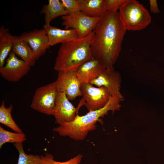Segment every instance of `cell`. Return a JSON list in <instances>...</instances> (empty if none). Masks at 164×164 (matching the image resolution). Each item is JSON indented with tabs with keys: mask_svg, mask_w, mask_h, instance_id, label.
<instances>
[{
	"mask_svg": "<svg viewBox=\"0 0 164 164\" xmlns=\"http://www.w3.org/2000/svg\"><path fill=\"white\" fill-rule=\"evenodd\" d=\"M126 31L121 22L118 11H107L94 30L91 45L93 57L107 68L113 67L121 50Z\"/></svg>",
	"mask_w": 164,
	"mask_h": 164,
	"instance_id": "6da1fadb",
	"label": "cell"
},
{
	"mask_svg": "<svg viewBox=\"0 0 164 164\" xmlns=\"http://www.w3.org/2000/svg\"><path fill=\"white\" fill-rule=\"evenodd\" d=\"M121 101L119 98L111 96L109 101L103 108L89 111L85 114L80 116L77 113L72 121L65 123L54 128L53 131L60 136L68 137L76 141L82 140L88 133L96 129V124L101 118L108 114L119 110Z\"/></svg>",
	"mask_w": 164,
	"mask_h": 164,
	"instance_id": "7a4b0ae2",
	"label": "cell"
},
{
	"mask_svg": "<svg viewBox=\"0 0 164 164\" xmlns=\"http://www.w3.org/2000/svg\"><path fill=\"white\" fill-rule=\"evenodd\" d=\"M94 30L87 36L61 44L54 68L57 71L76 70L86 61L94 57L91 45Z\"/></svg>",
	"mask_w": 164,
	"mask_h": 164,
	"instance_id": "3957f363",
	"label": "cell"
},
{
	"mask_svg": "<svg viewBox=\"0 0 164 164\" xmlns=\"http://www.w3.org/2000/svg\"><path fill=\"white\" fill-rule=\"evenodd\" d=\"M118 12L121 22L127 31L143 29L151 21L149 11L136 0H126Z\"/></svg>",
	"mask_w": 164,
	"mask_h": 164,
	"instance_id": "277c9868",
	"label": "cell"
},
{
	"mask_svg": "<svg viewBox=\"0 0 164 164\" xmlns=\"http://www.w3.org/2000/svg\"><path fill=\"white\" fill-rule=\"evenodd\" d=\"M59 91L56 80L36 89L30 107L33 110L53 115Z\"/></svg>",
	"mask_w": 164,
	"mask_h": 164,
	"instance_id": "5b68a950",
	"label": "cell"
},
{
	"mask_svg": "<svg viewBox=\"0 0 164 164\" xmlns=\"http://www.w3.org/2000/svg\"><path fill=\"white\" fill-rule=\"evenodd\" d=\"M100 18L88 16L80 11L62 16V24L66 29H75L79 37L82 38L94 30Z\"/></svg>",
	"mask_w": 164,
	"mask_h": 164,
	"instance_id": "8992f818",
	"label": "cell"
},
{
	"mask_svg": "<svg viewBox=\"0 0 164 164\" xmlns=\"http://www.w3.org/2000/svg\"><path fill=\"white\" fill-rule=\"evenodd\" d=\"M80 89L81 100L88 111L103 108L111 96L105 87H95L90 83L81 84Z\"/></svg>",
	"mask_w": 164,
	"mask_h": 164,
	"instance_id": "52a82bcc",
	"label": "cell"
},
{
	"mask_svg": "<svg viewBox=\"0 0 164 164\" xmlns=\"http://www.w3.org/2000/svg\"><path fill=\"white\" fill-rule=\"evenodd\" d=\"M30 67L11 51L6 60L5 64L0 68V74L1 76L6 80L16 82L28 74Z\"/></svg>",
	"mask_w": 164,
	"mask_h": 164,
	"instance_id": "ba28073f",
	"label": "cell"
},
{
	"mask_svg": "<svg viewBox=\"0 0 164 164\" xmlns=\"http://www.w3.org/2000/svg\"><path fill=\"white\" fill-rule=\"evenodd\" d=\"M121 82L120 73L113 67L107 68L97 78L90 83L97 87H105L111 96L118 97L122 101L124 97L120 91Z\"/></svg>",
	"mask_w": 164,
	"mask_h": 164,
	"instance_id": "9c48e42d",
	"label": "cell"
},
{
	"mask_svg": "<svg viewBox=\"0 0 164 164\" xmlns=\"http://www.w3.org/2000/svg\"><path fill=\"white\" fill-rule=\"evenodd\" d=\"M57 82L59 92H64L69 100L75 99L82 96L81 83L78 79L75 70L58 72Z\"/></svg>",
	"mask_w": 164,
	"mask_h": 164,
	"instance_id": "30bf717a",
	"label": "cell"
},
{
	"mask_svg": "<svg viewBox=\"0 0 164 164\" xmlns=\"http://www.w3.org/2000/svg\"><path fill=\"white\" fill-rule=\"evenodd\" d=\"M82 106V104L79 103L77 108H75L64 92H59L53 114L55 122L60 125L72 121L75 118Z\"/></svg>",
	"mask_w": 164,
	"mask_h": 164,
	"instance_id": "8fae6325",
	"label": "cell"
},
{
	"mask_svg": "<svg viewBox=\"0 0 164 164\" xmlns=\"http://www.w3.org/2000/svg\"><path fill=\"white\" fill-rule=\"evenodd\" d=\"M19 36L32 49L36 60L43 55L50 47L48 35L44 28L24 32Z\"/></svg>",
	"mask_w": 164,
	"mask_h": 164,
	"instance_id": "7c38bea8",
	"label": "cell"
},
{
	"mask_svg": "<svg viewBox=\"0 0 164 164\" xmlns=\"http://www.w3.org/2000/svg\"><path fill=\"white\" fill-rule=\"evenodd\" d=\"M106 68L101 61L93 57L81 65L75 72L81 84L88 83L97 78Z\"/></svg>",
	"mask_w": 164,
	"mask_h": 164,
	"instance_id": "4fadbf2b",
	"label": "cell"
},
{
	"mask_svg": "<svg viewBox=\"0 0 164 164\" xmlns=\"http://www.w3.org/2000/svg\"><path fill=\"white\" fill-rule=\"evenodd\" d=\"M43 28L48 35L50 46L59 43L62 44L70 41L79 38L77 31L73 29H63L50 24L44 25Z\"/></svg>",
	"mask_w": 164,
	"mask_h": 164,
	"instance_id": "5bb4252c",
	"label": "cell"
},
{
	"mask_svg": "<svg viewBox=\"0 0 164 164\" xmlns=\"http://www.w3.org/2000/svg\"><path fill=\"white\" fill-rule=\"evenodd\" d=\"M11 51L31 67L35 65L36 60L33 50L28 43L20 36H14Z\"/></svg>",
	"mask_w": 164,
	"mask_h": 164,
	"instance_id": "9a60e30c",
	"label": "cell"
},
{
	"mask_svg": "<svg viewBox=\"0 0 164 164\" xmlns=\"http://www.w3.org/2000/svg\"><path fill=\"white\" fill-rule=\"evenodd\" d=\"M80 11L92 17L101 18L106 12L105 0H79Z\"/></svg>",
	"mask_w": 164,
	"mask_h": 164,
	"instance_id": "2e32d148",
	"label": "cell"
},
{
	"mask_svg": "<svg viewBox=\"0 0 164 164\" xmlns=\"http://www.w3.org/2000/svg\"><path fill=\"white\" fill-rule=\"evenodd\" d=\"M40 13L44 15L45 25L50 24L54 19L68 15L61 1L49 0L48 3L43 6Z\"/></svg>",
	"mask_w": 164,
	"mask_h": 164,
	"instance_id": "e0dca14e",
	"label": "cell"
},
{
	"mask_svg": "<svg viewBox=\"0 0 164 164\" xmlns=\"http://www.w3.org/2000/svg\"><path fill=\"white\" fill-rule=\"evenodd\" d=\"M14 42V36L4 26L0 28V68L5 64V60L11 52Z\"/></svg>",
	"mask_w": 164,
	"mask_h": 164,
	"instance_id": "ac0fdd59",
	"label": "cell"
},
{
	"mask_svg": "<svg viewBox=\"0 0 164 164\" xmlns=\"http://www.w3.org/2000/svg\"><path fill=\"white\" fill-rule=\"evenodd\" d=\"M12 108V104H11L9 107L6 108L4 101H2L0 107V123L9 127L15 132H22L12 117L11 112Z\"/></svg>",
	"mask_w": 164,
	"mask_h": 164,
	"instance_id": "d6986e66",
	"label": "cell"
},
{
	"mask_svg": "<svg viewBox=\"0 0 164 164\" xmlns=\"http://www.w3.org/2000/svg\"><path fill=\"white\" fill-rule=\"evenodd\" d=\"M26 140V135L24 133L11 132L0 126V148L6 143H22Z\"/></svg>",
	"mask_w": 164,
	"mask_h": 164,
	"instance_id": "ffe728a7",
	"label": "cell"
},
{
	"mask_svg": "<svg viewBox=\"0 0 164 164\" xmlns=\"http://www.w3.org/2000/svg\"><path fill=\"white\" fill-rule=\"evenodd\" d=\"M19 152L17 164H40L41 155H28L25 152L22 143L14 144Z\"/></svg>",
	"mask_w": 164,
	"mask_h": 164,
	"instance_id": "44dd1931",
	"label": "cell"
},
{
	"mask_svg": "<svg viewBox=\"0 0 164 164\" xmlns=\"http://www.w3.org/2000/svg\"><path fill=\"white\" fill-rule=\"evenodd\" d=\"M83 156L82 155L79 154L67 161L59 162L54 160L52 155L46 153L44 156L41 155L40 164H80Z\"/></svg>",
	"mask_w": 164,
	"mask_h": 164,
	"instance_id": "7402d4cb",
	"label": "cell"
},
{
	"mask_svg": "<svg viewBox=\"0 0 164 164\" xmlns=\"http://www.w3.org/2000/svg\"><path fill=\"white\" fill-rule=\"evenodd\" d=\"M68 15L80 11L79 0L60 1Z\"/></svg>",
	"mask_w": 164,
	"mask_h": 164,
	"instance_id": "603a6c76",
	"label": "cell"
},
{
	"mask_svg": "<svg viewBox=\"0 0 164 164\" xmlns=\"http://www.w3.org/2000/svg\"><path fill=\"white\" fill-rule=\"evenodd\" d=\"M107 11H118L125 2L126 0H105Z\"/></svg>",
	"mask_w": 164,
	"mask_h": 164,
	"instance_id": "cb8c5ba5",
	"label": "cell"
},
{
	"mask_svg": "<svg viewBox=\"0 0 164 164\" xmlns=\"http://www.w3.org/2000/svg\"><path fill=\"white\" fill-rule=\"evenodd\" d=\"M149 3L150 12L154 13H159L160 11L158 8L157 1L156 0H150Z\"/></svg>",
	"mask_w": 164,
	"mask_h": 164,
	"instance_id": "d4e9b609",
	"label": "cell"
}]
</instances>
